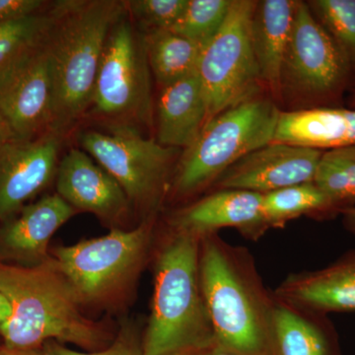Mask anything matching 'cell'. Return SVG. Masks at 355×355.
I'll return each instance as SVG.
<instances>
[{"label":"cell","instance_id":"d6a6232c","mask_svg":"<svg viewBox=\"0 0 355 355\" xmlns=\"http://www.w3.org/2000/svg\"><path fill=\"white\" fill-rule=\"evenodd\" d=\"M343 222L347 230L355 235V207L343 210Z\"/></svg>","mask_w":355,"mask_h":355},{"label":"cell","instance_id":"3957f363","mask_svg":"<svg viewBox=\"0 0 355 355\" xmlns=\"http://www.w3.org/2000/svg\"><path fill=\"white\" fill-rule=\"evenodd\" d=\"M125 2L64 0L49 9L44 44L53 97V132L62 133L92 106L98 69L112 26Z\"/></svg>","mask_w":355,"mask_h":355},{"label":"cell","instance_id":"7402d4cb","mask_svg":"<svg viewBox=\"0 0 355 355\" xmlns=\"http://www.w3.org/2000/svg\"><path fill=\"white\" fill-rule=\"evenodd\" d=\"M345 210L314 182L263 193L261 202L266 228L284 227L287 222L306 216L328 217Z\"/></svg>","mask_w":355,"mask_h":355},{"label":"cell","instance_id":"f546056e","mask_svg":"<svg viewBox=\"0 0 355 355\" xmlns=\"http://www.w3.org/2000/svg\"><path fill=\"white\" fill-rule=\"evenodd\" d=\"M46 6L42 0H0V22L41 12Z\"/></svg>","mask_w":355,"mask_h":355},{"label":"cell","instance_id":"8992f818","mask_svg":"<svg viewBox=\"0 0 355 355\" xmlns=\"http://www.w3.org/2000/svg\"><path fill=\"white\" fill-rule=\"evenodd\" d=\"M155 219L142 220L130 230L113 228L102 237L51 250V258L83 307L111 304L132 286L153 248Z\"/></svg>","mask_w":355,"mask_h":355},{"label":"cell","instance_id":"7c38bea8","mask_svg":"<svg viewBox=\"0 0 355 355\" xmlns=\"http://www.w3.org/2000/svg\"><path fill=\"white\" fill-rule=\"evenodd\" d=\"M62 135L50 130L33 139L14 137L0 144L1 223L16 216L55 179Z\"/></svg>","mask_w":355,"mask_h":355},{"label":"cell","instance_id":"ffe728a7","mask_svg":"<svg viewBox=\"0 0 355 355\" xmlns=\"http://www.w3.org/2000/svg\"><path fill=\"white\" fill-rule=\"evenodd\" d=\"M207 109L198 74L161 88L157 105V141L188 148L207 123Z\"/></svg>","mask_w":355,"mask_h":355},{"label":"cell","instance_id":"83f0119b","mask_svg":"<svg viewBox=\"0 0 355 355\" xmlns=\"http://www.w3.org/2000/svg\"><path fill=\"white\" fill-rule=\"evenodd\" d=\"M128 14L146 28L171 30L183 14L188 0H132L125 2Z\"/></svg>","mask_w":355,"mask_h":355},{"label":"cell","instance_id":"ba28073f","mask_svg":"<svg viewBox=\"0 0 355 355\" xmlns=\"http://www.w3.org/2000/svg\"><path fill=\"white\" fill-rule=\"evenodd\" d=\"M352 71L307 2L298 1L280 74L286 111L330 107L342 97Z\"/></svg>","mask_w":355,"mask_h":355},{"label":"cell","instance_id":"52a82bcc","mask_svg":"<svg viewBox=\"0 0 355 355\" xmlns=\"http://www.w3.org/2000/svg\"><path fill=\"white\" fill-rule=\"evenodd\" d=\"M109 130L83 133L81 146L118 181L142 220L154 218L169 195L179 149L146 139L137 128L110 125Z\"/></svg>","mask_w":355,"mask_h":355},{"label":"cell","instance_id":"30bf717a","mask_svg":"<svg viewBox=\"0 0 355 355\" xmlns=\"http://www.w3.org/2000/svg\"><path fill=\"white\" fill-rule=\"evenodd\" d=\"M254 3L253 0H232L220 30L202 49L197 74L207 103V123L266 91L250 35Z\"/></svg>","mask_w":355,"mask_h":355},{"label":"cell","instance_id":"4fadbf2b","mask_svg":"<svg viewBox=\"0 0 355 355\" xmlns=\"http://www.w3.org/2000/svg\"><path fill=\"white\" fill-rule=\"evenodd\" d=\"M322 154L318 149L272 142L238 160L218 178L212 189L263 195L309 183L314 180Z\"/></svg>","mask_w":355,"mask_h":355},{"label":"cell","instance_id":"7a4b0ae2","mask_svg":"<svg viewBox=\"0 0 355 355\" xmlns=\"http://www.w3.org/2000/svg\"><path fill=\"white\" fill-rule=\"evenodd\" d=\"M200 277L216 345L238 355H277L275 295L247 250L217 234L202 238Z\"/></svg>","mask_w":355,"mask_h":355},{"label":"cell","instance_id":"4dcf8cb0","mask_svg":"<svg viewBox=\"0 0 355 355\" xmlns=\"http://www.w3.org/2000/svg\"><path fill=\"white\" fill-rule=\"evenodd\" d=\"M0 355H49L44 347L38 349H8L3 345H0Z\"/></svg>","mask_w":355,"mask_h":355},{"label":"cell","instance_id":"4316f807","mask_svg":"<svg viewBox=\"0 0 355 355\" xmlns=\"http://www.w3.org/2000/svg\"><path fill=\"white\" fill-rule=\"evenodd\" d=\"M49 10L0 22V69L44 41Z\"/></svg>","mask_w":355,"mask_h":355},{"label":"cell","instance_id":"2e32d148","mask_svg":"<svg viewBox=\"0 0 355 355\" xmlns=\"http://www.w3.org/2000/svg\"><path fill=\"white\" fill-rule=\"evenodd\" d=\"M77 214L58 193L28 203L0 227V261L35 266L50 259L53 234Z\"/></svg>","mask_w":355,"mask_h":355},{"label":"cell","instance_id":"5bb4252c","mask_svg":"<svg viewBox=\"0 0 355 355\" xmlns=\"http://www.w3.org/2000/svg\"><path fill=\"white\" fill-rule=\"evenodd\" d=\"M263 195L242 190L214 191L197 202L175 210L167 219L169 230L202 239L220 229H238L250 239L268 230L261 211Z\"/></svg>","mask_w":355,"mask_h":355},{"label":"cell","instance_id":"e0dca14e","mask_svg":"<svg viewBox=\"0 0 355 355\" xmlns=\"http://www.w3.org/2000/svg\"><path fill=\"white\" fill-rule=\"evenodd\" d=\"M273 295L318 314L355 310V251L321 270L292 273Z\"/></svg>","mask_w":355,"mask_h":355},{"label":"cell","instance_id":"484cf974","mask_svg":"<svg viewBox=\"0 0 355 355\" xmlns=\"http://www.w3.org/2000/svg\"><path fill=\"white\" fill-rule=\"evenodd\" d=\"M232 0H188L172 32L205 48L219 32Z\"/></svg>","mask_w":355,"mask_h":355},{"label":"cell","instance_id":"9a60e30c","mask_svg":"<svg viewBox=\"0 0 355 355\" xmlns=\"http://www.w3.org/2000/svg\"><path fill=\"white\" fill-rule=\"evenodd\" d=\"M55 184L58 195L77 212L94 214L105 223H121L132 209L118 181L79 149L60 161Z\"/></svg>","mask_w":355,"mask_h":355},{"label":"cell","instance_id":"d6986e66","mask_svg":"<svg viewBox=\"0 0 355 355\" xmlns=\"http://www.w3.org/2000/svg\"><path fill=\"white\" fill-rule=\"evenodd\" d=\"M272 142L336 149L355 146V110L321 107L282 111Z\"/></svg>","mask_w":355,"mask_h":355},{"label":"cell","instance_id":"603a6c76","mask_svg":"<svg viewBox=\"0 0 355 355\" xmlns=\"http://www.w3.org/2000/svg\"><path fill=\"white\" fill-rule=\"evenodd\" d=\"M142 35L149 67L161 88L197 73L202 46L170 30Z\"/></svg>","mask_w":355,"mask_h":355},{"label":"cell","instance_id":"f1b7e54d","mask_svg":"<svg viewBox=\"0 0 355 355\" xmlns=\"http://www.w3.org/2000/svg\"><path fill=\"white\" fill-rule=\"evenodd\" d=\"M49 355H142V336L133 322L125 321L106 349L94 352L70 349L62 343L48 342L43 345Z\"/></svg>","mask_w":355,"mask_h":355},{"label":"cell","instance_id":"d4e9b609","mask_svg":"<svg viewBox=\"0 0 355 355\" xmlns=\"http://www.w3.org/2000/svg\"><path fill=\"white\" fill-rule=\"evenodd\" d=\"M311 12L355 69V0H310Z\"/></svg>","mask_w":355,"mask_h":355},{"label":"cell","instance_id":"cb8c5ba5","mask_svg":"<svg viewBox=\"0 0 355 355\" xmlns=\"http://www.w3.org/2000/svg\"><path fill=\"white\" fill-rule=\"evenodd\" d=\"M313 182L343 209L352 207L355 202V146L323 153Z\"/></svg>","mask_w":355,"mask_h":355},{"label":"cell","instance_id":"ac0fdd59","mask_svg":"<svg viewBox=\"0 0 355 355\" xmlns=\"http://www.w3.org/2000/svg\"><path fill=\"white\" fill-rule=\"evenodd\" d=\"M298 0H258L250 22V35L266 92L280 101V74Z\"/></svg>","mask_w":355,"mask_h":355},{"label":"cell","instance_id":"836d02e7","mask_svg":"<svg viewBox=\"0 0 355 355\" xmlns=\"http://www.w3.org/2000/svg\"><path fill=\"white\" fill-rule=\"evenodd\" d=\"M16 137L13 130H11L10 125H8L1 111H0V144L6 141L7 139H12Z\"/></svg>","mask_w":355,"mask_h":355},{"label":"cell","instance_id":"277c9868","mask_svg":"<svg viewBox=\"0 0 355 355\" xmlns=\"http://www.w3.org/2000/svg\"><path fill=\"white\" fill-rule=\"evenodd\" d=\"M200 239L169 230L154 263L142 355H198L216 345L200 277Z\"/></svg>","mask_w":355,"mask_h":355},{"label":"cell","instance_id":"44dd1931","mask_svg":"<svg viewBox=\"0 0 355 355\" xmlns=\"http://www.w3.org/2000/svg\"><path fill=\"white\" fill-rule=\"evenodd\" d=\"M277 355H340L338 338L327 315L288 304L275 297Z\"/></svg>","mask_w":355,"mask_h":355},{"label":"cell","instance_id":"6da1fadb","mask_svg":"<svg viewBox=\"0 0 355 355\" xmlns=\"http://www.w3.org/2000/svg\"><path fill=\"white\" fill-rule=\"evenodd\" d=\"M0 291L12 309L0 326L8 349H38L53 340L94 352L106 349L116 336L84 315L78 296L51 256L35 266L0 261Z\"/></svg>","mask_w":355,"mask_h":355},{"label":"cell","instance_id":"9c48e42d","mask_svg":"<svg viewBox=\"0 0 355 355\" xmlns=\"http://www.w3.org/2000/svg\"><path fill=\"white\" fill-rule=\"evenodd\" d=\"M92 106L110 125L153 127L150 67L144 35L133 27L127 10L107 37Z\"/></svg>","mask_w":355,"mask_h":355},{"label":"cell","instance_id":"5b68a950","mask_svg":"<svg viewBox=\"0 0 355 355\" xmlns=\"http://www.w3.org/2000/svg\"><path fill=\"white\" fill-rule=\"evenodd\" d=\"M280 113L275 100L261 94L207 121L198 139L178 159L169 195L187 200L212 188L238 160L272 144Z\"/></svg>","mask_w":355,"mask_h":355},{"label":"cell","instance_id":"1f68e13d","mask_svg":"<svg viewBox=\"0 0 355 355\" xmlns=\"http://www.w3.org/2000/svg\"><path fill=\"white\" fill-rule=\"evenodd\" d=\"M11 313H12V309H11L8 299L0 291V326L6 323L7 320L10 318Z\"/></svg>","mask_w":355,"mask_h":355},{"label":"cell","instance_id":"e575fe53","mask_svg":"<svg viewBox=\"0 0 355 355\" xmlns=\"http://www.w3.org/2000/svg\"><path fill=\"white\" fill-rule=\"evenodd\" d=\"M198 355H238L234 354V352H229V350H226L222 349V347H218V345H214L211 349L205 350V352H202V354Z\"/></svg>","mask_w":355,"mask_h":355},{"label":"cell","instance_id":"d590c367","mask_svg":"<svg viewBox=\"0 0 355 355\" xmlns=\"http://www.w3.org/2000/svg\"><path fill=\"white\" fill-rule=\"evenodd\" d=\"M350 106L352 107V109L355 110V91L354 95H352V101H350Z\"/></svg>","mask_w":355,"mask_h":355},{"label":"cell","instance_id":"8fae6325","mask_svg":"<svg viewBox=\"0 0 355 355\" xmlns=\"http://www.w3.org/2000/svg\"><path fill=\"white\" fill-rule=\"evenodd\" d=\"M0 111L19 139L53 130V83L44 41L0 69Z\"/></svg>","mask_w":355,"mask_h":355}]
</instances>
